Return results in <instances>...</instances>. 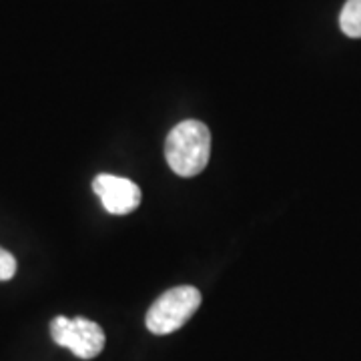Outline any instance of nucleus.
Instances as JSON below:
<instances>
[{
	"label": "nucleus",
	"instance_id": "6",
	"mask_svg": "<svg viewBox=\"0 0 361 361\" xmlns=\"http://www.w3.org/2000/svg\"><path fill=\"white\" fill-rule=\"evenodd\" d=\"M16 273V259L11 251L0 247V281H11Z\"/></svg>",
	"mask_w": 361,
	"mask_h": 361
},
{
	"label": "nucleus",
	"instance_id": "5",
	"mask_svg": "<svg viewBox=\"0 0 361 361\" xmlns=\"http://www.w3.org/2000/svg\"><path fill=\"white\" fill-rule=\"evenodd\" d=\"M339 26L349 39H361V0H348L343 4Z\"/></svg>",
	"mask_w": 361,
	"mask_h": 361
},
{
	"label": "nucleus",
	"instance_id": "4",
	"mask_svg": "<svg viewBox=\"0 0 361 361\" xmlns=\"http://www.w3.org/2000/svg\"><path fill=\"white\" fill-rule=\"evenodd\" d=\"M92 191L101 199L111 215H129L141 205V189L137 183L116 175H97L92 180Z\"/></svg>",
	"mask_w": 361,
	"mask_h": 361
},
{
	"label": "nucleus",
	"instance_id": "1",
	"mask_svg": "<svg viewBox=\"0 0 361 361\" xmlns=\"http://www.w3.org/2000/svg\"><path fill=\"white\" fill-rule=\"evenodd\" d=\"M211 133L201 121H183L175 125L165 141V159L179 177H195L209 163Z\"/></svg>",
	"mask_w": 361,
	"mask_h": 361
},
{
	"label": "nucleus",
	"instance_id": "3",
	"mask_svg": "<svg viewBox=\"0 0 361 361\" xmlns=\"http://www.w3.org/2000/svg\"><path fill=\"white\" fill-rule=\"evenodd\" d=\"M52 341L61 348L71 349L80 360H92L104 349L103 327L99 323L75 317L68 319L65 315H59L51 322Z\"/></svg>",
	"mask_w": 361,
	"mask_h": 361
},
{
	"label": "nucleus",
	"instance_id": "2",
	"mask_svg": "<svg viewBox=\"0 0 361 361\" xmlns=\"http://www.w3.org/2000/svg\"><path fill=\"white\" fill-rule=\"evenodd\" d=\"M201 305V293L191 285H180L165 291L147 311V329L155 336H169L180 329Z\"/></svg>",
	"mask_w": 361,
	"mask_h": 361
}]
</instances>
